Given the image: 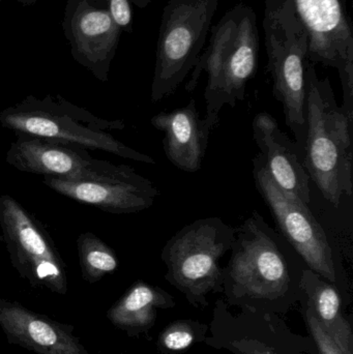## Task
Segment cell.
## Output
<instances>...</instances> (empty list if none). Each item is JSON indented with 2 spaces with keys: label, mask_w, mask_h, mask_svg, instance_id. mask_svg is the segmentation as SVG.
<instances>
[{
  "label": "cell",
  "mask_w": 353,
  "mask_h": 354,
  "mask_svg": "<svg viewBox=\"0 0 353 354\" xmlns=\"http://www.w3.org/2000/svg\"><path fill=\"white\" fill-rule=\"evenodd\" d=\"M43 183L64 197L111 214L142 212L160 196L149 179L128 165H114L106 174L80 180L44 176Z\"/></svg>",
  "instance_id": "cell-11"
},
{
  "label": "cell",
  "mask_w": 353,
  "mask_h": 354,
  "mask_svg": "<svg viewBox=\"0 0 353 354\" xmlns=\"http://www.w3.org/2000/svg\"><path fill=\"white\" fill-rule=\"evenodd\" d=\"M209 328L193 320H178L160 334L158 348L163 353H178L190 348L197 341L204 342Z\"/></svg>",
  "instance_id": "cell-22"
},
{
  "label": "cell",
  "mask_w": 353,
  "mask_h": 354,
  "mask_svg": "<svg viewBox=\"0 0 353 354\" xmlns=\"http://www.w3.org/2000/svg\"><path fill=\"white\" fill-rule=\"evenodd\" d=\"M305 306V320L308 326L309 334L314 342L318 354H346L341 347L332 339V337L323 330L319 324L316 316L313 313L312 309L303 301Z\"/></svg>",
  "instance_id": "cell-23"
},
{
  "label": "cell",
  "mask_w": 353,
  "mask_h": 354,
  "mask_svg": "<svg viewBox=\"0 0 353 354\" xmlns=\"http://www.w3.org/2000/svg\"><path fill=\"white\" fill-rule=\"evenodd\" d=\"M76 243L81 274L89 284L99 282L120 266L115 251L95 233H81Z\"/></svg>",
  "instance_id": "cell-21"
},
{
  "label": "cell",
  "mask_w": 353,
  "mask_h": 354,
  "mask_svg": "<svg viewBox=\"0 0 353 354\" xmlns=\"http://www.w3.org/2000/svg\"><path fill=\"white\" fill-rule=\"evenodd\" d=\"M242 8L244 4L238 3L228 10L221 21L211 29L209 46L197 59L190 80L187 83L186 91L189 93H192L196 88L203 71L209 76L204 95L213 91L219 79L224 62L233 46Z\"/></svg>",
  "instance_id": "cell-20"
},
{
  "label": "cell",
  "mask_w": 353,
  "mask_h": 354,
  "mask_svg": "<svg viewBox=\"0 0 353 354\" xmlns=\"http://www.w3.org/2000/svg\"><path fill=\"white\" fill-rule=\"evenodd\" d=\"M19 171L56 178L80 180L109 171L114 164L93 159L87 149L49 139L18 134L6 156Z\"/></svg>",
  "instance_id": "cell-13"
},
{
  "label": "cell",
  "mask_w": 353,
  "mask_h": 354,
  "mask_svg": "<svg viewBox=\"0 0 353 354\" xmlns=\"http://www.w3.org/2000/svg\"><path fill=\"white\" fill-rule=\"evenodd\" d=\"M0 227L10 263L35 288L68 290L66 266L43 225L14 197H0Z\"/></svg>",
  "instance_id": "cell-8"
},
{
  "label": "cell",
  "mask_w": 353,
  "mask_h": 354,
  "mask_svg": "<svg viewBox=\"0 0 353 354\" xmlns=\"http://www.w3.org/2000/svg\"><path fill=\"white\" fill-rule=\"evenodd\" d=\"M62 28L75 62L107 82L122 35L107 8L89 0H68Z\"/></svg>",
  "instance_id": "cell-12"
},
{
  "label": "cell",
  "mask_w": 353,
  "mask_h": 354,
  "mask_svg": "<svg viewBox=\"0 0 353 354\" xmlns=\"http://www.w3.org/2000/svg\"><path fill=\"white\" fill-rule=\"evenodd\" d=\"M300 286L303 301L312 309L323 330L344 353L353 354L352 326L342 313L340 289L308 268L303 272Z\"/></svg>",
  "instance_id": "cell-19"
},
{
  "label": "cell",
  "mask_w": 353,
  "mask_h": 354,
  "mask_svg": "<svg viewBox=\"0 0 353 354\" xmlns=\"http://www.w3.org/2000/svg\"><path fill=\"white\" fill-rule=\"evenodd\" d=\"M151 124L163 133V149L167 159L184 172L198 171L207 153L211 128L200 118L196 102L172 111L153 116Z\"/></svg>",
  "instance_id": "cell-17"
},
{
  "label": "cell",
  "mask_w": 353,
  "mask_h": 354,
  "mask_svg": "<svg viewBox=\"0 0 353 354\" xmlns=\"http://www.w3.org/2000/svg\"><path fill=\"white\" fill-rule=\"evenodd\" d=\"M263 29L274 95L283 105L286 124L294 133L302 161L307 130L308 32L294 0H265Z\"/></svg>",
  "instance_id": "cell-4"
},
{
  "label": "cell",
  "mask_w": 353,
  "mask_h": 354,
  "mask_svg": "<svg viewBox=\"0 0 353 354\" xmlns=\"http://www.w3.org/2000/svg\"><path fill=\"white\" fill-rule=\"evenodd\" d=\"M234 234V227L211 216L182 227L164 245L165 280L194 307H207L209 295L223 290L221 260L230 252Z\"/></svg>",
  "instance_id": "cell-5"
},
{
  "label": "cell",
  "mask_w": 353,
  "mask_h": 354,
  "mask_svg": "<svg viewBox=\"0 0 353 354\" xmlns=\"http://www.w3.org/2000/svg\"><path fill=\"white\" fill-rule=\"evenodd\" d=\"M0 124L17 135L39 137L85 149L106 151L141 163L155 164L153 158L135 151L108 133L109 130H124L126 124L122 120L97 118L61 95H47L43 99L28 95L0 112Z\"/></svg>",
  "instance_id": "cell-3"
},
{
  "label": "cell",
  "mask_w": 353,
  "mask_h": 354,
  "mask_svg": "<svg viewBox=\"0 0 353 354\" xmlns=\"http://www.w3.org/2000/svg\"><path fill=\"white\" fill-rule=\"evenodd\" d=\"M258 52L256 14L252 8L244 4L233 46L224 62L215 87L204 95V120L211 130L219 122V114L224 106L234 108L238 102L245 99L247 84L256 74Z\"/></svg>",
  "instance_id": "cell-14"
},
{
  "label": "cell",
  "mask_w": 353,
  "mask_h": 354,
  "mask_svg": "<svg viewBox=\"0 0 353 354\" xmlns=\"http://www.w3.org/2000/svg\"><path fill=\"white\" fill-rule=\"evenodd\" d=\"M207 333L204 344L231 354H318L311 337L294 334L278 316L234 313L224 299L216 301Z\"/></svg>",
  "instance_id": "cell-9"
},
{
  "label": "cell",
  "mask_w": 353,
  "mask_h": 354,
  "mask_svg": "<svg viewBox=\"0 0 353 354\" xmlns=\"http://www.w3.org/2000/svg\"><path fill=\"white\" fill-rule=\"evenodd\" d=\"M253 137L259 149L265 169L276 185L308 205L311 202L310 177L300 159L298 147L283 131L277 120L267 112L255 116Z\"/></svg>",
  "instance_id": "cell-16"
},
{
  "label": "cell",
  "mask_w": 353,
  "mask_h": 354,
  "mask_svg": "<svg viewBox=\"0 0 353 354\" xmlns=\"http://www.w3.org/2000/svg\"><path fill=\"white\" fill-rule=\"evenodd\" d=\"M153 0H130L131 3L135 4L140 8H146Z\"/></svg>",
  "instance_id": "cell-25"
},
{
  "label": "cell",
  "mask_w": 353,
  "mask_h": 354,
  "mask_svg": "<svg viewBox=\"0 0 353 354\" xmlns=\"http://www.w3.org/2000/svg\"><path fill=\"white\" fill-rule=\"evenodd\" d=\"M253 177L282 236L296 250L307 268L338 288H344L346 285L341 272L339 253L308 205L276 185L259 155L253 160Z\"/></svg>",
  "instance_id": "cell-7"
},
{
  "label": "cell",
  "mask_w": 353,
  "mask_h": 354,
  "mask_svg": "<svg viewBox=\"0 0 353 354\" xmlns=\"http://www.w3.org/2000/svg\"><path fill=\"white\" fill-rule=\"evenodd\" d=\"M230 253L222 290L230 307L278 316L302 303L306 264L259 212L236 228Z\"/></svg>",
  "instance_id": "cell-1"
},
{
  "label": "cell",
  "mask_w": 353,
  "mask_h": 354,
  "mask_svg": "<svg viewBox=\"0 0 353 354\" xmlns=\"http://www.w3.org/2000/svg\"><path fill=\"white\" fill-rule=\"evenodd\" d=\"M18 3L22 4L23 6H31L37 3V0H16Z\"/></svg>",
  "instance_id": "cell-26"
},
{
  "label": "cell",
  "mask_w": 353,
  "mask_h": 354,
  "mask_svg": "<svg viewBox=\"0 0 353 354\" xmlns=\"http://www.w3.org/2000/svg\"><path fill=\"white\" fill-rule=\"evenodd\" d=\"M220 0H169L162 12L151 101L172 95L194 68Z\"/></svg>",
  "instance_id": "cell-6"
},
{
  "label": "cell",
  "mask_w": 353,
  "mask_h": 354,
  "mask_svg": "<svg viewBox=\"0 0 353 354\" xmlns=\"http://www.w3.org/2000/svg\"><path fill=\"white\" fill-rule=\"evenodd\" d=\"M174 306L175 299L167 291L138 281L108 310L106 316L110 324L128 336H138L155 326L158 310L170 309Z\"/></svg>",
  "instance_id": "cell-18"
},
{
  "label": "cell",
  "mask_w": 353,
  "mask_h": 354,
  "mask_svg": "<svg viewBox=\"0 0 353 354\" xmlns=\"http://www.w3.org/2000/svg\"><path fill=\"white\" fill-rule=\"evenodd\" d=\"M107 10L120 30L133 31V14L130 0H107Z\"/></svg>",
  "instance_id": "cell-24"
},
{
  "label": "cell",
  "mask_w": 353,
  "mask_h": 354,
  "mask_svg": "<svg viewBox=\"0 0 353 354\" xmlns=\"http://www.w3.org/2000/svg\"><path fill=\"white\" fill-rule=\"evenodd\" d=\"M2 1H3V0H0V8H1Z\"/></svg>",
  "instance_id": "cell-28"
},
{
  "label": "cell",
  "mask_w": 353,
  "mask_h": 354,
  "mask_svg": "<svg viewBox=\"0 0 353 354\" xmlns=\"http://www.w3.org/2000/svg\"><path fill=\"white\" fill-rule=\"evenodd\" d=\"M0 328L10 344L37 354H89L74 328L31 311L19 301L0 299Z\"/></svg>",
  "instance_id": "cell-15"
},
{
  "label": "cell",
  "mask_w": 353,
  "mask_h": 354,
  "mask_svg": "<svg viewBox=\"0 0 353 354\" xmlns=\"http://www.w3.org/2000/svg\"><path fill=\"white\" fill-rule=\"evenodd\" d=\"M306 138L302 163L327 201L339 207L342 196L352 195L353 120L338 106L329 78L306 66Z\"/></svg>",
  "instance_id": "cell-2"
},
{
  "label": "cell",
  "mask_w": 353,
  "mask_h": 354,
  "mask_svg": "<svg viewBox=\"0 0 353 354\" xmlns=\"http://www.w3.org/2000/svg\"><path fill=\"white\" fill-rule=\"evenodd\" d=\"M89 1H90V3L95 4V6L107 8V0H89Z\"/></svg>",
  "instance_id": "cell-27"
},
{
  "label": "cell",
  "mask_w": 353,
  "mask_h": 354,
  "mask_svg": "<svg viewBox=\"0 0 353 354\" xmlns=\"http://www.w3.org/2000/svg\"><path fill=\"white\" fill-rule=\"evenodd\" d=\"M309 37L308 60L336 68L353 120V31L344 0H294Z\"/></svg>",
  "instance_id": "cell-10"
}]
</instances>
